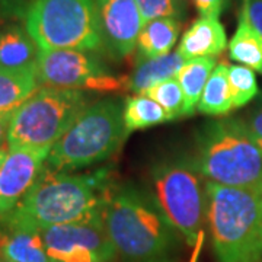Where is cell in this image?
Here are the masks:
<instances>
[{"mask_svg":"<svg viewBox=\"0 0 262 262\" xmlns=\"http://www.w3.org/2000/svg\"><path fill=\"white\" fill-rule=\"evenodd\" d=\"M101 217L122 262H172L178 234L155 196L134 185L108 187Z\"/></svg>","mask_w":262,"mask_h":262,"instance_id":"cell-1","label":"cell"},{"mask_svg":"<svg viewBox=\"0 0 262 262\" xmlns=\"http://www.w3.org/2000/svg\"><path fill=\"white\" fill-rule=\"evenodd\" d=\"M106 175H67L47 166L34 187L0 225L31 230L92 220L101 215Z\"/></svg>","mask_w":262,"mask_h":262,"instance_id":"cell-2","label":"cell"},{"mask_svg":"<svg viewBox=\"0 0 262 262\" xmlns=\"http://www.w3.org/2000/svg\"><path fill=\"white\" fill-rule=\"evenodd\" d=\"M191 162L210 182L262 194V153L241 118L207 124Z\"/></svg>","mask_w":262,"mask_h":262,"instance_id":"cell-3","label":"cell"},{"mask_svg":"<svg viewBox=\"0 0 262 262\" xmlns=\"http://www.w3.org/2000/svg\"><path fill=\"white\" fill-rule=\"evenodd\" d=\"M207 219L219 262L262 258V194L206 182Z\"/></svg>","mask_w":262,"mask_h":262,"instance_id":"cell-4","label":"cell"},{"mask_svg":"<svg viewBox=\"0 0 262 262\" xmlns=\"http://www.w3.org/2000/svg\"><path fill=\"white\" fill-rule=\"evenodd\" d=\"M128 136L124 106L115 99L88 105L50 150L47 168L56 172L91 166L108 159Z\"/></svg>","mask_w":262,"mask_h":262,"instance_id":"cell-5","label":"cell"},{"mask_svg":"<svg viewBox=\"0 0 262 262\" xmlns=\"http://www.w3.org/2000/svg\"><path fill=\"white\" fill-rule=\"evenodd\" d=\"M25 28L39 50L103 48L98 0H32Z\"/></svg>","mask_w":262,"mask_h":262,"instance_id":"cell-6","label":"cell"},{"mask_svg":"<svg viewBox=\"0 0 262 262\" xmlns=\"http://www.w3.org/2000/svg\"><path fill=\"white\" fill-rule=\"evenodd\" d=\"M88 106L82 91L39 88L13 113L8 147L51 150Z\"/></svg>","mask_w":262,"mask_h":262,"instance_id":"cell-7","label":"cell"},{"mask_svg":"<svg viewBox=\"0 0 262 262\" xmlns=\"http://www.w3.org/2000/svg\"><path fill=\"white\" fill-rule=\"evenodd\" d=\"M201 178L191 160H165L151 170L156 203L189 245L198 242L207 214Z\"/></svg>","mask_w":262,"mask_h":262,"instance_id":"cell-8","label":"cell"},{"mask_svg":"<svg viewBox=\"0 0 262 262\" xmlns=\"http://www.w3.org/2000/svg\"><path fill=\"white\" fill-rule=\"evenodd\" d=\"M39 86L73 91H128V77H115L92 51L39 50L37 58Z\"/></svg>","mask_w":262,"mask_h":262,"instance_id":"cell-9","label":"cell"},{"mask_svg":"<svg viewBox=\"0 0 262 262\" xmlns=\"http://www.w3.org/2000/svg\"><path fill=\"white\" fill-rule=\"evenodd\" d=\"M47 255L56 262H111L115 249L105 232L102 217L41 230Z\"/></svg>","mask_w":262,"mask_h":262,"instance_id":"cell-10","label":"cell"},{"mask_svg":"<svg viewBox=\"0 0 262 262\" xmlns=\"http://www.w3.org/2000/svg\"><path fill=\"white\" fill-rule=\"evenodd\" d=\"M103 48L114 57H125L136 47L143 28L136 0H98Z\"/></svg>","mask_w":262,"mask_h":262,"instance_id":"cell-11","label":"cell"},{"mask_svg":"<svg viewBox=\"0 0 262 262\" xmlns=\"http://www.w3.org/2000/svg\"><path fill=\"white\" fill-rule=\"evenodd\" d=\"M50 150L9 149L0 169V217L22 201L46 168Z\"/></svg>","mask_w":262,"mask_h":262,"instance_id":"cell-12","label":"cell"},{"mask_svg":"<svg viewBox=\"0 0 262 262\" xmlns=\"http://www.w3.org/2000/svg\"><path fill=\"white\" fill-rule=\"evenodd\" d=\"M227 47L225 27L219 18H200L185 31L178 53L185 60L217 58Z\"/></svg>","mask_w":262,"mask_h":262,"instance_id":"cell-13","label":"cell"},{"mask_svg":"<svg viewBox=\"0 0 262 262\" xmlns=\"http://www.w3.org/2000/svg\"><path fill=\"white\" fill-rule=\"evenodd\" d=\"M0 226V252L5 261L53 262L46 252L41 232Z\"/></svg>","mask_w":262,"mask_h":262,"instance_id":"cell-14","label":"cell"},{"mask_svg":"<svg viewBox=\"0 0 262 262\" xmlns=\"http://www.w3.org/2000/svg\"><path fill=\"white\" fill-rule=\"evenodd\" d=\"M185 61L187 60L178 51L155 58H139L133 75L127 76L128 91L136 95H144L150 88L177 77Z\"/></svg>","mask_w":262,"mask_h":262,"instance_id":"cell-15","label":"cell"},{"mask_svg":"<svg viewBox=\"0 0 262 262\" xmlns=\"http://www.w3.org/2000/svg\"><path fill=\"white\" fill-rule=\"evenodd\" d=\"M39 88L37 63L22 69L0 67V113L16 111Z\"/></svg>","mask_w":262,"mask_h":262,"instance_id":"cell-16","label":"cell"},{"mask_svg":"<svg viewBox=\"0 0 262 262\" xmlns=\"http://www.w3.org/2000/svg\"><path fill=\"white\" fill-rule=\"evenodd\" d=\"M27 28L10 24L0 29V67L22 69L37 63L39 51Z\"/></svg>","mask_w":262,"mask_h":262,"instance_id":"cell-17","label":"cell"},{"mask_svg":"<svg viewBox=\"0 0 262 262\" xmlns=\"http://www.w3.org/2000/svg\"><path fill=\"white\" fill-rule=\"evenodd\" d=\"M181 31V20L175 18L155 19L143 25L137 48L139 58L166 56L177 44Z\"/></svg>","mask_w":262,"mask_h":262,"instance_id":"cell-18","label":"cell"},{"mask_svg":"<svg viewBox=\"0 0 262 262\" xmlns=\"http://www.w3.org/2000/svg\"><path fill=\"white\" fill-rule=\"evenodd\" d=\"M229 56L233 61L262 75V35L253 28L245 9H242L237 29L229 42Z\"/></svg>","mask_w":262,"mask_h":262,"instance_id":"cell-19","label":"cell"},{"mask_svg":"<svg viewBox=\"0 0 262 262\" xmlns=\"http://www.w3.org/2000/svg\"><path fill=\"white\" fill-rule=\"evenodd\" d=\"M217 66L215 58H194L188 60L181 67L177 80L181 84L185 99V115L191 117L195 113L196 105L201 99L207 80Z\"/></svg>","mask_w":262,"mask_h":262,"instance_id":"cell-20","label":"cell"},{"mask_svg":"<svg viewBox=\"0 0 262 262\" xmlns=\"http://www.w3.org/2000/svg\"><path fill=\"white\" fill-rule=\"evenodd\" d=\"M229 66L230 64L226 61L215 66L196 105L198 113L206 115H226L234 110L229 86Z\"/></svg>","mask_w":262,"mask_h":262,"instance_id":"cell-21","label":"cell"},{"mask_svg":"<svg viewBox=\"0 0 262 262\" xmlns=\"http://www.w3.org/2000/svg\"><path fill=\"white\" fill-rule=\"evenodd\" d=\"M166 121H170L168 113L147 96L136 95L125 99L124 125L128 134L131 131L144 130Z\"/></svg>","mask_w":262,"mask_h":262,"instance_id":"cell-22","label":"cell"},{"mask_svg":"<svg viewBox=\"0 0 262 262\" xmlns=\"http://www.w3.org/2000/svg\"><path fill=\"white\" fill-rule=\"evenodd\" d=\"M143 96H147L158 102L168 113L169 120H177L185 115V99L184 92L181 89V84L177 77L165 80L162 83L150 88Z\"/></svg>","mask_w":262,"mask_h":262,"instance_id":"cell-23","label":"cell"},{"mask_svg":"<svg viewBox=\"0 0 262 262\" xmlns=\"http://www.w3.org/2000/svg\"><path fill=\"white\" fill-rule=\"evenodd\" d=\"M229 86L234 110L251 102L259 92L255 73L246 66H229Z\"/></svg>","mask_w":262,"mask_h":262,"instance_id":"cell-24","label":"cell"},{"mask_svg":"<svg viewBox=\"0 0 262 262\" xmlns=\"http://www.w3.org/2000/svg\"><path fill=\"white\" fill-rule=\"evenodd\" d=\"M143 18V24L155 19L175 18L181 19L185 15L182 0H136Z\"/></svg>","mask_w":262,"mask_h":262,"instance_id":"cell-25","label":"cell"},{"mask_svg":"<svg viewBox=\"0 0 262 262\" xmlns=\"http://www.w3.org/2000/svg\"><path fill=\"white\" fill-rule=\"evenodd\" d=\"M31 0H0V28L25 20Z\"/></svg>","mask_w":262,"mask_h":262,"instance_id":"cell-26","label":"cell"},{"mask_svg":"<svg viewBox=\"0 0 262 262\" xmlns=\"http://www.w3.org/2000/svg\"><path fill=\"white\" fill-rule=\"evenodd\" d=\"M229 0H192L201 18H219L227 6Z\"/></svg>","mask_w":262,"mask_h":262,"instance_id":"cell-27","label":"cell"},{"mask_svg":"<svg viewBox=\"0 0 262 262\" xmlns=\"http://www.w3.org/2000/svg\"><path fill=\"white\" fill-rule=\"evenodd\" d=\"M249 133L252 134L253 140L256 143L258 149L262 153V102L256 105L248 115V120L245 121Z\"/></svg>","mask_w":262,"mask_h":262,"instance_id":"cell-28","label":"cell"},{"mask_svg":"<svg viewBox=\"0 0 262 262\" xmlns=\"http://www.w3.org/2000/svg\"><path fill=\"white\" fill-rule=\"evenodd\" d=\"M248 13V19L252 27L262 35V0H249V3L244 6Z\"/></svg>","mask_w":262,"mask_h":262,"instance_id":"cell-29","label":"cell"},{"mask_svg":"<svg viewBox=\"0 0 262 262\" xmlns=\"http://www.w3.org/2000/svg\"><path fill=\"white\" fill-rule=\"evenodd\" d=\"M13 113H0V147H3V143L8 141V133H9L10 121H12V117Z\"/></svg>","mask_w":262,"mask_h":262,"instance_id":"cell-30","label":"cell"},{"mask_svg":"<svg viewBox=\"0 0 262 262\" xmlns=\"http://www.w3.org/2000/svg\"><path fill=\"white\" fill-rule=\"evenodd\" d=\"M8 150L5 149V147H0V169H2V166H3V163H5V160H6V158H8Z\"/></svg>","mask_w":262,"mask_h":262,"instance_id":"cell-31","label":"cell"},{"mask_svg":"<svg viewBox=\"0 0 262 262\" xmlns=\"http://www.w3.org/2000/svg\"><path fill=\"white\" fill-rule=\"evenodd\" d=\"M248 3H249V0H244V6H246Z\"/></svg>","mask_w":262,"mask_h":262,"instance_id":"cell-32","label":"cell"},{"mask_svg":"<svg viewBox=\"0 0 262 262\" xmlns=\"http://www.w3.org/2000/svg\"><path fill=\"white\" fill-rule=\"evenodd\" d=\"M5 262H9V261H5Z\"/></svg>","mask_w":262,"mask_h":262,"instance_id":"cell-33","label":"cell"},{"mask_svg":"<svg viewBox=\"0 0 262 262\" xmlns=\"http://www.w3.org/2000/svg\"><path fill=\"white\" fill-rule=\"evenodd\" d=\"M53 262H56V261H53Z\"/></svg>","mask_w":262,"mask_h":262,"instance_id":"cell-34","label":"cell"},{"mask_svg":"<svg viewBox=\"0 0 262 262\" xmlns=\"http://www.w3.org/2000/svg\"><path fill=\"white\" fill-rule=\"evenodd\" d=\"M0 262H2V261H0Z\"/></svg>","mask_w":262,"mask_h":262,"instance_id":"cell-35","label":"cell"}]
</instances>
